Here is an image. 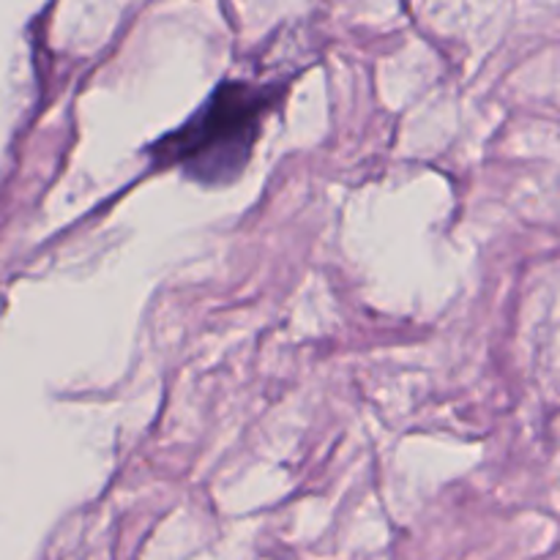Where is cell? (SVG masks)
I'll return each mask as SVG.
<instances>
[{
	"mask_svg": "<svg viewBox=\"0 0 560 560\" xmlns=\"http://www.w3.org/2000/svg\"><path fill=\"white\" fill-rule=\"evenodd\" d=\"M279 98V88L224 82L186 124L151 145V162L178 167L200 184L219 186L238 178L260 137L262 120Z\"/></svg>",
	"mask_w": 560,
	"mask_h": 560,
	"instance_id": "6da1fadb",
	"label": "cell"
}]
</instances>
